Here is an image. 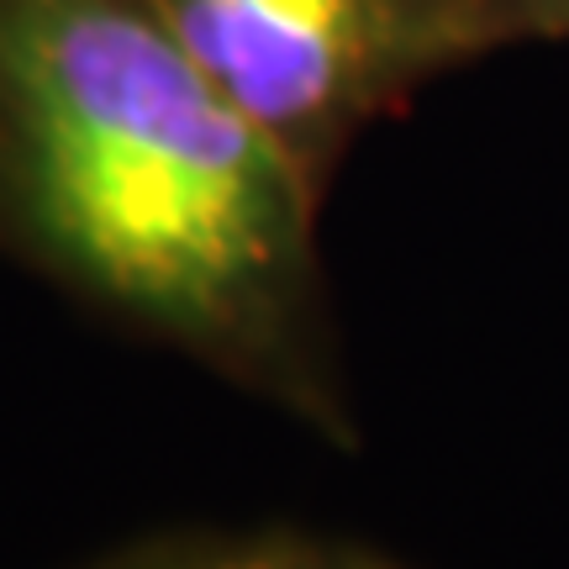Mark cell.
<instances>
[{"mask_svg": "<svg viewBox=\"0 0 569 569\" xmlns=\"http://www.w3.org/2000/svg\"><path fill=\"white\" fill-rule=\"evenodd\" d=\"M322 201L163 0H0V253L353 443Z\"/></svg>", "mask_w": 569, "mask_h": 569, "instance_id": "cell-1", "label": "cell"}, {"mask_svg": "<svg viewBox=\"0 0 569 569\" xmlns=\"http://www.w3.org/2000/svg\"><path fill=\"white\" fill-rule=\"evenodd\" d=\"M496 48L517 42H569V0H490Z\"/></svg>", "mask_w": 569, "mask_h": 569, "instance_id": "cell-3", "label": "cell"}, {"mask_svg": "<svg viewBox=\"0 0 569 569\" xmlns=\"http://www.w3.org/2000/svg\"><path fill=\"white\" fill-rule=\"evenodd\" d=\"M132 569H248V549H206V553H163Z\"/></svg>", "mask_w": 569, "mask_h": 569, "instance_id": "cell-5", "label": "cell"}, {"mask_svg": "<svg viewBox=\"0 0 569 569\" xmlns=\"http://www.w3.org/2000/svg\"><path fill=\"white\" fill-rule=\"evenodd\" d=\"M163 11L317 196L369 127L501 53L490 0H163Z\"/></svg>", "mask_w": 569, "mask_h": 569, "instance_id": "cell-2", "label": "cell"}, {"mask_svg": "<svg viewBox=\"0 0 569 569\" xmlns=\"http://www.w3.org/2000/svg\"><path fill=\"white\" fill-rule=\"evenodd\" d=\"M248 569H390L359 549H327V543H296V538H274V543H248Z\"/></svg>", "mask_w": 569, "mask_h": 569, "instance_id": "cell-4", "label": "cell"}]
</instances>
